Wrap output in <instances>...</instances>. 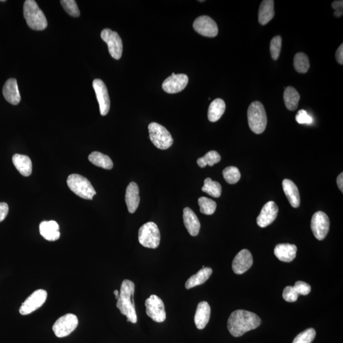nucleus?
<instances>
[{"label":"nucleus","mask_w":343,"mask_h":343,"mask_svg":"<svg viewBox=\"0 0 343 343\" xmlns=\"http://www.w3.org/2000/svg\"><path fill=\"white\" fill-rule=\"evenodd\" d=\"M261 323L256 314L242 309L233 312L228 321V329L232 336L241 337L247 332L257 328Z\"/></svg>","instance_id":"nucleus-1"},{"label":"nucleus","mask_w":343,"mask_h":343,"mask_svg":"<svg viewBox=\"0 0 343 343\" xmlns=\"http://www.w3.org/2000/svg\"><path fill=\"white\" fill-rule=\"evenodd\" d=\"M135 292V284L133 281L125 279L121 285L119 298L118 299L117 307L121 313L127 316V321L133 324L137 323V316L135 304L134 301V295Z\"/></svg>","instance_id":"nucleus-2"},{"label":"nucleus","mask_w":343,"mask_h":343,"mask_svg":"<svg viewBox=\"0 0 343 343\" xmlns=\"http://www.w3.org/2000/svg\"><path fill=\"white\" fill-rule=\"evenodd\" d=\"M24 16L31 29L42 31L47 27L45 15L34 0H27L24 2Z\"/></svg>","instance_id":"nucleus-3"},{"label":"nucleus","mask_w":343,"mask_h":343,"mask_svg":"<svg viewBox=\"0 0 343 343\" xmlns=\"http://www.w3.org/2000/svg\"><path fill=\"white\" fill-rule=\"evenodd\" d=\"M250 128L255 134L264 133L267 125V115L261 102L254 101L250 104L247 112Z\"/></svg>","instance_id":"nucleus-4"},{"label":"nucleus","mask_w":343,"mask_h":343,"mask_svg":"<svg viewBox=\"0 0 343 343\" xmlns=\"http://www.w3.org/2000/svg\"><path fill=\"white\" fill-rule=\"evenodd\" d=\"M69 189L78 197L86 200H92L96 192L87 178L79 174L69 175L67 180Z\"/></svg>","instance_id":"nucleus-5"},{"label":"nucleus","mask_w":343,"mask_h":343,"mask_svg":"<svg viewBox=\"0 0 343 343\" xmlns=\"http://www.w3.org/2000/svg\"><path fill=\"white\" fill-rule=\"evenodd\" d=\"M139 242L146 248L156 249L161 242V233L153 222L143 224L139 230Z\"/></svg>","instance_id":"nucleus-6"},{"label":"nucleus","mask_w":343,"mask_h":343,"mask_svg":"<svg viewBox=\"0 0 343 343\" xmlns=\"http://www.w3.org/2000/svg\"><path fill=\"white\" fill-rule=\"evenodd\" d=\"M148 130L149 138L157 148L164 150L172 145L174 140L171 134L164 126L155 122L151 123Z\"/></svg>","instance_id":"nucleus-7"},{"label":"nucleus","mask_w":343,"mask_h":343,"mask_svg":"<svg viewBox=\"0 0 343 343\" xmlns=\"http://www.w3.org/2000/svg\"><path fill=\"white\" fill-rule=\"evenodd\" d=\"M78 319L75 314L68 313L57 320L52 327L53 331L58 337L69 336L76 329Z\"/></svg>","instance_id":"nucleus-8"},{"label":"nucleus","mask_w":343,"mask_h":343,"mask_svg":"<svg viewBox=\"0 0 343 343\" xmlns=\"http://www.w3.org/2000/svg\"><path fill=\"white\" fill-rule=\"evenodd\" d=\"M146 312L154 322L162 323L166 321V312L163 301L156 295H151L145 301Z\"/></svg>","instance_id":"nucleus-9"},{"label":"nucleus","mask_w":343,"mask_h":343,"mask_svg":"<svg viewBox=\"0 0 343 343\" xmlns=\"http://www.w3.org/2000/svg\"><path fill=\"white\" fill-rule=\"evenodd\" d=\"M100 37L107 43L110 55L115 59L122 58L123 52L122 40L117 32L110 29H104L100 33Z\"/></svg>","instance_id":"nucleus-10"},{"label":"nucleus","mask_w":343,"mask_h":343,"mask_svg":"<svg viewBox=\"0 0 343 343\" xmlns=\"http://www.w3.org/2000/svg\"><path fill=\"white\" fill-rule=\"evenodd\" d=\"M47 298V292L43 289H38L33 293L22 304L19 309L20 313L27 315L40 308L45 303Z\"/></svg>","instance_id":"nucleus-11"},{"label":"nucleus","mask_w":343,"mask_h":343,"mask_svg":"<svg viewBox=\"0 0 343 343\" xmlns=\"http://www.w3.org/2000/svg\"><path fill=\"white\" fill-rule=\"evenodd\" d=\"M311 228L314 236L319 241H322L328 234L330 228L329 217L326 213L319 211L312 217Z\"/></svg>","instance_id":"nucleus-12"},{"label":"nucleus","mask_w":343,"mask_h":343,"mask_svg":"<svg viewBox=\"0 0 343 343\" xmlns=\"http://www.w3.org/2000/svg\"><path fill=\"white\" fill-rule=\"evenodd\" d=\"M193 28L198 34L206 37L213 38L218 34V27L212 18L203 15L197 18L193 23Z\"/></svg>","instance_id":"nucleus-13"},{"label":"nucleus","mask_w":343,"mask_h":343,"mask_svg":"<svg viewBox=\"0 0 343 343\" xmlns=\"http://www.w3.org/2000/svg\"><path fill=\"white\" fill-rule=\"evenodd\" d=\"M92 85L99 102L100 115L105 116L110 109V99L107 87L100 79H95Z\"/></svg>","instance_id":"nucleus-14"},{"label":"nucleus","mask_w":343,"mask_h":343,"mask_svg":"<svg viewBox=\"0 0 343 343\" xmlns=\"http://www.w3.org/2000/svg\"><path fill=\"white\" fill-rule=\"evenodd\" d=\"M188 76L184 74H172L162 84V88L165 92L168 94H175L182 91L187 87L188 84Z\"/></svg>","instance_id":"nucleus-15"},{"label":"nucleus","mask_w":343,"mask_h":343,"mask_svg":"<svg viewBox=\"0 0 343 343\" xmlns=\"http://www.w3.org/2000/svg\"><path fill=\"white\" fill-rule=\"evenodd\" d=\"M253 264V257L248 250H242L236 254L232 263V269L237 275L243 274L248 271Z\"/></svg>","instance_id":"nucleus-16"},{"label":"nucleus","mask_w":343,"mask_h":343,"mask_svg":"<svg viewBox=\"0 0 343 343\" xmlns=\"http://www.w3.org/2000/svg\"><path fill=\"white\" fill-rule=\"evenodd\" d=\"M278 207L273 201H270L263 206L260 215L257 217V223L260 228H265L272 224L277 218Z\"/></svg>","instance_id":"nucleus-17"},{"label":"nucleus","mask_w":343,"mask_h":343,"mask_svg":"<svg viewBox=\"0 0 343 343\" xmlns=\"http://www.w3.org/2000/svg\"><path fill=\"white\" fill-rule=\"evenodd\" d=\"M125 202L128 212L131 214L135 213L140 202L139 187L136 182H131L128 184L126 190Z\"/></svg>","instance_id":"nucleus-18"},{"label":"nucleus","mask_w":343,"mask_h":343,"mask_svg":"<svg viewBox=\"0 0 343 343\" xmlns=\"http://www.w3.org/2000/svg\"><path fill=\"white\" fill-rule=\"evenodd\" d=\"M3 94L5 99L13 105H17L20 101V97L19 88H18L17 82L15 78L8 80L5 84L3 89Z\"/></svg>","instance_id":"nucleus-19"},{"label":"nucleus","mask_w":343,"mask_h":343,"mask_svg":"<svg viewBox=\"0 0 343 343\" xmlns=\"http://www.w3.org/2000/svg\"><path fill=\"white\" fill-rule=\"evenodd\" d=\"M210 307L206 301H202L198 304L195 315V324L198 329H203L209 322Z\"/></svg>","instance_id":"nucleus-20"},{"label":"nucleus","mask_w":343,"mask_h":343,"mask_svg":"<svg viewBox=\"0 0 343 343\" xmlns=\"http://www.w3.org/2000/svg\"><path fill=\"white\" fill-rule=\"evenodd\" d=\"M183 221L190 235L197 236L200 229V223L195 213L188 207L183 210Z\"/></svg>","instance_id":"nucleus-21"},{"label":"nucleus","mask_w":343,"mask_h":343,"mask_svg":"<svg viewBox=\"0 0 343 343\" xmlns=\"http://www.w3.org/2000/svg\"><path fill=\"white\" fill-rule=\"evenodd\" d=\"M40 233L48 241H56L60 238L59 226L55 221H43L40 224Z\"/></svg>","instance_id":"nucleus-22"},{"label":"nucleus","mask_w":343,"mask_h":343,"mask_svg":"<svg viewBox=\"0 0 343 343\" xmlns=\"http://www.w3.org/2000/svg\"><path fill=\"white\" fill-rule=\"evenodd\" d=\"M297 250L295 245L281 244L275 247L274 254L281 261L290 262L295 259Z\"/></svg>","instance_id":"nucleus-23"},{"label":"nucleus","mask_w":343,"mask_h":343,"mask_svg":"<svg viewBox=\"0 0 343 343\" xmlns=\"http://www.w3.org/2000/svg\"><path fill=\"white\" fill-rule=\"evenodd\" d=\"M282 187L283 192L291 206L294 208L300 207L301 203L300 192L295 183L291 180L286 179L283 180Z\"/></svg>","instance_id":"nucleus-24"},{"label":"nucleus","mask_w":343,"mask_h":343,"mask_svg":"<svg viewBox=\"0 0 343 343\" xmlns=\"http://www.w3.org/2000/svg\"><path fill=\"white\" fill-rule=\"evenodd\" d=\"M12 162L15 168L23 176H30L32 173V162L29 156L15 154L12 157Z\"/></svg>","instance_id":"nucleus-25"},{"label":"nucleus","mask_w":343,"mask_h":343,"mask_svg":"<svg viewBox=\"0 0 343 343\" xmlns=\"http://www.w3.org/2000/svg\"><path fill=\"white\" fill-rule=\"evenodd\" d=\"M274 1L264 0L260 4L259 9V22L261 25L267 24L275 16Z\"/></svg>","instance_id":"nucleus-26"},{"label":"nucleus","mask_w":343,"mask_h":343,"mask_svg":"<svg viewBox=\"0 0 343 343\" xmlns=\"http://www.w3.org/2000/svg\"><path fill=\"white\" fill-rule=\"evenodd\" d=\"M213 274V270L210 268H203L199 272L196 273L195 275L192 276L187 281L185 284V287L187 289L196 287L204 283L208 280L211 275Z\"/></svg>","instance_id":"nucleus-27"},{"label":"nucleus","mask_w":343,"mask_h":343,"mask_svg":"<svg viewBox=\"0 0 343 343\" xmlns=\"http://www.w3.org/2000/svg\"><path fill=\"white\" fill-rule=\"evenodd\" d=\"M226 110V104L221 99L214 100L208 108V118L211 122H216L223 115Z\"/></svg>","instance_id":"nucleus-28"},{"label":"nucleus","mask_w":343,"mask_h":343,"mask_svg":"<svg viewBox=\"0 0 343 343\" xmlns=\"http://www.w3.org/2000/svg\"><path fill=\"white\" fill-rule=\"evenodd\" d=\"M283 100L288 110L295 111L298 107L300 95L295 88L288 87L283 93Z\"/></svg>","instance_id":"nucleus-29"},{"label":"nucleus","mask_w":343,"mask_h":343,"mask_svg":"<svg viewBox=\"0 0 343 343\" xmlns=\"http://www.w3.org/2000/svg\"><path fill=\"white\" fill-rule=\"evenodd\" d=\"M89 160L95 166L101 167L104 169L111 170L113 167L112 159L100 152H92L89 156Z\"/></svg>","instance_id":"nucleus-30"},{"label":"nucleus","mask_w":343,"mask_h":343,"mask_svg":"<svg viewBox=\"0 0 343 343\" xmlns=\"http://www.w3.org/2000/svg\"><path fill=\"white\" fill-rule=\"evenodd\" d=\"M294 66L296 71L300 73H306L310 66L308 57L303 52L296 54L294 58Z\"/></svg>","instance_id":"nucleus-31"},{"label":"nucleus","mask_w":343,"mask_h":343,"mask_svg":"<svg viewBox=\"0 0 343 343\" xmlns=\"http://www.w3.org/2000/svg\"><path fill=\"white\" fill-rule=\"evenodd\" d=\"M202 190V192L215 198L220 197L222 193L221 184L218 182L214 181L208 177L205 179Z\"/></svg>","instance_id":"nucleus-32"},{"label":"nucleus","mask_w":343,"mask_h":343,"mask_svg":"<svg viewBox=\"0 0 343 343\" xmlns=\"http://www.w3.org/2000/svg\"><path fill=\"white\" fill-rule=\"evenodd\" d=\"M221 156L216 151H210L205 154L202 158L197 160V164L201 168H204L208 165L210 167L219 163L221 161Z\"/></svg>","instance_id":"nucleus-33"},{"label":"nucleus","mask_w":343,"mask_h":343,"mask_svg":"<svg viewBox=\"0 0 343 343\" xmlns=\"http://www.w3.org/2000/svg\"><path fill=\"white\" fill-rule=\"evenodd\" d=\"M200 212L206 215H212L215 213L217 207L215 201L206 197H200L198 199Z\"/></svg>","instance_id":"nucleus-34"},{"label":"nucleus","mask_w":343,"mask_h":343,"mask_svg":"<svg viewBox=\"0 0 343 343\" xmlns=\"http://www.w3.org/2000/svg\"><path fill=\"white\" fill-rule=\"evenodd\" d=\"M224 179L229 184H236L241 179V174L239 170L235 167H228L223 171Z\"/></svg>","instance_id":"nucleus-35"},{"label":"nucleus","mask_w":343,"mask_h":343,"mask_svg":"<svg viewBox=\"0 0 343 343\" xmlns=\"http://www.w3.org/2000/svg\"><path fill=\"white\" fill-rule=\"evenodd\" d=\"M315 336V330L309 328L299 334L294 339L293 343H311Z\"/></svg>","instance_id":"nucleus-36"},{"label":"nucleus","mask_w":343,"mask_h":343,"mask_svg":"<svg viewBox=\"0 0 343 343\" xmlns=\"http://www.w3.org/2000/svg\"><path fill=\"white\" fill-rule=\"evenodd\" d=\"M61 4L64 9L71 16L78 17L81 15V12H80L78 5L74 0H62Z\"/></svg>","instance_id":"nucleus-37"},{"label":"nucleus","mask_w":343,"mask_h":343,"mask_svg":"<svg viewBox=\"0 0 343 343\" xmlns=\"http://www.w3.org/2000/svg\"><path fill=\"white\" fill-rule=\"evenodd\" d=\"M282 40L280 36H276L271 41L270 51L273 60H277L279 58L281 48H282Z\"/></svg>","instance_id":"nucleus-38"},{"label":"nucleus","mask_w":343,"mask_h":343,"mask_svg":"<svg viewBox=\"0 0 343 343\" xmlns=\"http://www.w3.org/2000/svg\"><path fill=\"white\" fill-rule=\"evenodd\" d=\"M298 296V293L296 292L292 286H287L283 290V298L285 301L289 302V303L297 301Z\"/></svg>","instance_id":"nucleus-39"},{"label":"nucleus","mask_w":343,"mask_h":343,"mask_svg":"<svg viewBox=\"0 0 343 343\" xmlns=\"http://www.w3.org/2000/svg\"><path fill=\"white\" fill-rule=\"evenodd\" d=\"M296 120L300 124H311L313 123V118L308 114L306 111L301 110L299 111L296 116Z\"/></svg>","instance_id":"nucleus-40"},{"label":"nucleus","mask_w":343,"mask_h":343,"mask_svg":"<svg viewBox=\"0 0 343 343\" xmlns=\"http://www.w3.org/2000/svg\"><path fill=\"white\" fill-rule=\"evenodd\" d=\"M298 295L306 296L311 292V286L302 281L296 282L293 287Z\"/></svg>","instance_id":"nucleus-41"},{"label":"nucleus","mask_w":343,"mask_h":343,"mask_svg":"<svg viewBox=\"0 0 343 343\" xmlns=\"http://www.w3.org/2000/svg\"><path fill=\"white\" fill-rule=\"evenodd\" d=\"M332 7L335 10L334 16L341 17L343 14V1H334L332 4Z\"/></svg>","instance_id":"nucleus-42"},{"label":"nucleus","mask_w":343,"mask_h":343,"mask_svg":"<svg viewBox=\"0 0 343 343\" xmlns=\"http://www.w3.org/2000/svg\"><path fill=\"white\" fill-rule=\"evenodd\" d=\"M9 213V205L5 202L0 203V222L4 220Z\"/></svg>","instance_id":"nucleus-43"},{"label":"nucleus","mask_w":343,"mask_h":343,"mask_svg":"<svg viewBox=\"0 0 343 343\" xmlns=\"http://www.w3.org/2000/svg\"><path fill=\"white\" fill-rule=\"evenodd\" d=\"M336 59L339 64L342 65L343 64V45L341 44L339 47L337 48L336 52Z\"/></svg>","instance_id":"nucleus-44"},{"label":"nucleus","mask_w":343,"mask_h":343,"mask_svg":"<svg viewBox=\"0 0 343 343\" xmlns=\"http://www.w3.org/2000/svg\"><path fill=\"white\" fill-rule=\"evenodd\" d=\"M337 184L338 186L339 190L343 192V174L341 173L337 178Z\"/></svg>","instance_id":"nucleus-45"},{"label":"nucleus","mask_w":343,"mask_h":343,"mask_svg":"<svg viewBox=\"0 0 343 343\" xmlns=\"http://www.w3.org/2000/svg\"><path fill=\"white\" fill-rule=\"evenodd\" d=\"M119 294H120L119 291L117 290H115L114 291V295L115 296L116 299H117V300L119 298Z\"/></svg>","instance_id":"nucleus-46"}]
</instances>
